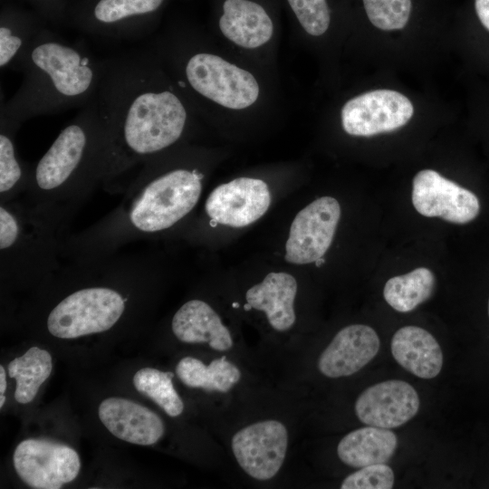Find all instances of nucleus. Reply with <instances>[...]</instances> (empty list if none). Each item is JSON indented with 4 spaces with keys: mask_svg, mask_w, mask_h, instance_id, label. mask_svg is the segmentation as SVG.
I'll list each match as a JSON object with an SVG mask.
<instances>
[{
    "mask_svg": "<svg viewBox=\"0 0 489 489\" xmlns=\"http://www.w3.org/2000/svg\"><path fill=\"white\" fill-rule=\"evenodd\" d=\"M176 373L187 387L222 393L229 391L241 379L240 369L225 356L207 366L198 359L185 357L178 361Z\"/></svg>",
    "mask_w": 489,
    "mask_h": 489,
    "instance_id": "393cba45",
    "label": "nucleus"
},
{
    "mask_svg": "<svg viewBox=\"0 0 489 489\" xmlns=\"http://www.w3.org/2000/svg\"><path fill=\"white\" fill-rule=\"evenodd\" d=\"M370 23L384 31L398 30L408 22L411 0H362Z\"/></svg>",
    "mask_w": 489,
    "mask_h": 489,
    "instance_id": "c85d7f7f",
    "label": "nucleus"
},
{
    "mask_svg": "<svg viewBox=\"0 0 489 489\" xmlns=\"http://www.w3.org/2000/svg\"><path fill=\"white\" fill-rule=\"evenodd\" d=\"M99 417L113 436L131 444H155L165 431L163 421L156 413L121 398L104 399L99 407Z\"/></svg>",
    "mask_w": 489,
    "mask_h": 489,
    "instance_id": "f3484780",
    "label": "nucleus"
},
{
    "mask_svg": "<svg viewBox=\"0 0 489 489\" xmlns=\"http://www.w3.org/2000/svg\"><path fill=\"white\" fill-rule=\"evenodd\" d=\"M177 84L233 110L251 106L259 95L258 83L250 72L205 52L192 53L186 60Z\"/></svg>",
    "mask_w": 489,
    "mask_h": 489,
    "instance_id": "0eeeda50",
    "label": "nucleus"
},
{
    "mask_svg": "<svg viewBox=\"0 0 489 489\" xmlns=\"http://www.w3.org/2000/svg\"><path fill=\"white\" fill-rule=\"evenodd\" d=\"M20 127L0 118V203L21 197L28 185L33 164L19 157L15 136Z\"/></svg>",
    "mask_w": 489,
    "mask_h": 489,
    "instance_id": "5701e85b",
    "label": "nucleus"
},
{
    "mask_svg": "<svg viewBox=\"0 0 489 489\" xmlns=\"http://www.w3.org/2000/svg\"><path fill=\"white\" fill-rule=\"evenodd\" d=\"M171 330L182 342L207 343L217 351H226L234 344L230 331L217 312L199 299L187 301L176 312Z\"/></svg>",
    "mask_w": 489,
    "mask_h": 489,
    "instance_id": "6ab92c4d",
    "label": "nucleus"
},
{
    "mask_svg": "<svg viewBox=\"0 0 489 489\" xmlns=\"http://www.w3.org/2000/svg\"><path fill=\"white\" fill-rule=\"evenodd\" d=\"M42 2V5L44 8H46V13H48V7L49 6H52L53 7V14H54V17H55V14H57V11L55 9V6L53 5V0H40Z\"/></svg>",
    "mask_w": 489,
    "mask_h": 489,
    "instance_id": "72a5a7b5",
    "label": "nucleus"
},
{
    "mask_svg": "<svg viewBox=\"0 0 489 489\" xmlns=\"http://www.w3.org/2000/svg\"><path fill=\"white\" fill-rule=\"evenodd\" d=\"M164 0H95L78 24L89 34L120 40L142 37L143 21L156 13Z\"/></svg>",
    "mask_w": 489,
    "mask_h": 489,
    "instance_id": "2eb2a0df",
    "label": "nucleus"
},
{
    "mask_svg": "<svg viewBox=\"0 0 489 489\" xmlns=\"http://www.w3.org/2000/svg\"><path fill=\"white\" fill-rule=\"evenodd\" d=\"M414 114L411 101L392 90H376L348 101L341 110V124L352 136L370 137L406 125Z\"/></svg>",
    "mask_w": 489,
    "mask_h": 489,
    "instance_id": "9b49d317",
    "label": "nucleus"
},
{
    "mask_svg": "<svg viewBox=\"0 0 489 489\" xmlns=\"http://www.w3.org/2000/svg\"><path fill=\"white\" fill-rule=\"evenodd\" d=\"M475 8L481 24L489 31V0H475Z\"/></svg>",
    "mask_w": 489,
    "mask_h": 489,
    "instance_id": "2f4dec72",
    "label": "nucleus"
},
{
    "mask_svg": "<svg viewBox=\"0 0 489 489\" xmlns=\"http://www.w3.org/2000/svg\"><path fill=\"white\" fill-rule=\"evenodd\" d=\"M435 284L433 272L427 267H418L388 279L383 288V296L395 311L408 312L430 298Z\"/></svg>",
    "mask_w": 489,
    "mask_h": 489,
    "instance_id": "a878e982",
    "label": "nucleus"
},
{
    "mask_svg": "<svg viewBox=\"0 0 489 489\" xmlns=\"http://www.w3.org/2000/svg\"><path fill=\"white\" fill-rule=\"evenodd\" d=\"M302 28L320 36L329 28L330 9L326 0H287Z\"/></svg>",
    "mask_w": 489,
    "mask_h": 489,
    "instance_id": "c756f323",
    "label": "nucleus"
},
{
    "mask_svg": "<svg viewBox=\"0 0 489 489\" xmlns=\"http://www.w3.org/2000/svg\"><path fill=\"white\" fill-rule=\"evenodd\" d=\"M107 149V129L93 99L33 164L21 197L68 226L83 201L101 184Z\"/></svg>",
    "mask_w": 489,
    "mask_h": 489,
    "instance_id": "20e7f679",
    "label": "nucleus"
},
{
    "mask_svg": "<svg viewBox=\"0 0 489 489\" xmlns=\"http://www.w3.org/2000/svg\"><path fill=\"white\" fill-rule=\"evenodd\" d=\"M53 369L50 353L38 347L30 348L24 355L8 364V374L15 379L14 398L21 404L31 402Z\"/></svg>",
    "mask_w": 489,
    "mask_h": 489,
    "instance_id": "bb28decb",
    "label": "nucleus"
},
{
    "mask_svg": "<svg viewBox=\"0 0 489 489\" xmlns=\"http://www.w3.org/2000/svg\"><path fill=\"white\" fill-rule=\"evenodd\" d=\"M412 204L427 217H440L454 224H466L479 214L480 203L470 190L432 169L416 174L412 182Z\"/></svg>",
    "mask_w": 489,
    "mask_h": 489,
    "instance_id": "f8f14e48",
    "label": "nucleus"
},
{
    "mask_svg": "<svg viewBox=\"0 0 489 489\" xmlns=\"http://www.w3.org/2000/svg\"><path fill=\"white\" fill-rule=\"evenodd\" d=\"M44 29L32 18L15 13L2 15L0 24V68L21 72L39 34Z\"/></svg>",
    "mask_w": 489,
    "mask_h": 489,
    "instance_id": "b1692460",
    "label": "nucleus"
},
{
    "mask_svg": "<svg viewBox=\"0 0 489 489\" xmlns=\"http://www.w3.org/2000/svg\"><path fill=\"white\" fill-rule=\"evenodd\" d=\"M297 282L290 273L272 272L245 293L244 309L265 313L271 327L277 331L290 330L296 321L294 300Z\"/></svg>",
    "mask_w": 489,
    "mask_h": 489,
    "instance_id": "a211bd4d",
    "label": "nucleus"
},
{
    "mask_svg": "<svg viewBox=\"0 0 489 489\" xmlns=\"http://www.w3.org/2000/svg\"><path fill=\"white\" fill-rule=\"evenodd\" d=\"M340 218V206L321 197L302 208L292 220L284 258L295 264L315 263L330 248Z\"/></svg>",
    "mask_w": 489,
    "mask_h": 489,
    "instance_id": "1a4fd4ad",
    "label": "nucleus"
},
{
    "mask_svg": "<svg viewBox=\"0 0 489 489\" xmlns=\"http://www.w3.org/2000/svg\"><path fill=\"white\" fill-rule=\"evenodd\" d=\"M379 346V338L370 326H346L337 332L320 355L318 369L321 374L332 379L353 375L374 359Z\"/></svg>",
    "mask_w": 489,
    "mask_h": 489,
    "instance_id": "dca6fc26",
    "label": "nucleus"
},
{
    "mask_svg": "<svg viewBox=\"0 0 489 489\" xmlns=\"http://www.w3.org/2000/svg\"><path fill=\"white\" fill-rule=\"evenodd\" d=\"M66 225L23 197L0 203V272L10 283H43L62 265Z\"/></svg>",
    "mask_w": 489,
    "mask_h": 489,
    "instance_id": "423d86ee",
    "label": "nucleus"
},
{
    "mask_svg": "<svg viewBox=\"0 0 489 489\" xmlns=\"http://www.w3.org/2000/svg\"><path fill=\"white\" fill-rule=\"evenodd\" d=\"M419 405L418 394L409 383L390 379L362 391L355 402L354 409L363 424L390 429L414 417Z\"/></svg>",
    "mask_w": 489,
    "mask_h": 489,
    "instance_id": "4468645a",
    "label": "nucleus"
},
{
    "mask_svg": "<svg viewBox=\"0 0 489 489\" xmlns=\"http://www.w3.org/2000/svg\"><path fill=\"white\" fill-rule=\"evenodd\" d=\"M488 316H489V300H488Z\"/></svg>",
    "mask_w": 489,
    "mask_h": 489,
    "instance_id": "c9c22d12",
    "label": "nucleus"
},
{
    "mask_svg": "<svg viewBox=\"0 0 489 489\" xmlns=\"http://www.w3.org/2000/svg\"><path fill=\"white\" fill-rule=\"evenodd\" d=\"M13 461L20 478L35 489H59L74 480L81 468L74 449L46 439L22 441L14 450Z\"/></svg>",
    "mask_w": 489,
    "mask_h": 489,
    "instance_id": "6e6552de",
    "label": "nucleus"
},
{
    "mask_svg": "<svg viewBox=\"0 0 489 489\" xmlns=\"http://www.w3.org/2000/svg\"><path fill=\"white\" fill-rule=\"evenodd\" d=\"M157 268L155 259L142 251L62 264L49 278L67 292L46 315L49 333L75 339L112 329L127 312L133 292L149 282Z\"/></svg>",
    "mask_w": 489,
    "mask_h": 489,
    "instance_id": "7ed1b4c3",
    "label": "nucleus"
},
{
    "mask_svg": "<svg viewBox=\"0 0 489 489\" xmlns=\"http://www.w3.org/2000/svg\"><path fill=\"white\" fill-rule=\"evenodd\" d=\"M170 371L144 368L138 370L133 377L136 389L151 398L168 416L177 417L184 409V403L174 388Z\"/></svg>",
    "mask_w": 489,
    "mask_h": 489,
    "instance_id": "cd10ccee",
    "label": "nucleus"
},
{
    "mask_svg": "<svg viewBox=\"0 0 489 489\" xmlns=\"http://www.w3.org/2000/svg\"><path fill=\"white\" fill-rule=\"evenodd\" d=\"M104 70L105 59L44 28L24 61L22 83L1 105L0 117L22 125L37 116L83 108L95 98Z\"/></svg>",
    "mask_w": 489,
    "mask_h": 489,
    "instance_id": "39448f33",
    "label": "nucleus"
},
{
    "mask_svg": "<svg viewBox=\"0 0 489 489\" xmlns=\"http://www.w3.org/2000/svg\"><path fill=\"white\" fill-rule=\"evenodd\" d=\"M270 203L265 182L239 177L216 187L206 198L205 211L215 225L244 227L262 217Z\"/></svg>",
    "mask_w": 489,
    "mask_h": 489,
    "instance_id": "ddd939ff",
    "label": "nucleus"
},
{
    "mask_svg": "<svg viewBox=\"0 0 489 489\" xmlns=\"http://www.w3.org/2000/svg\"><path fill=\"white\" fill-rule=\"evenodd\" d=\"M231 447L244 473L259 481L270 480L284 462L288 431L282 422L275 419L255 422L234 435Z\"/></svg>",
    "mask_w": 489,
    "mask_h": 489,
    "instance_id": "9d476101",
    "label": "nucleus"
},
{
    "mask_svg": "<svg viewBox=\"0 0 489 489\" xmlns=\"http://www.w3.org/2000/svg\"><path fill=\"white\" fill-rule=\"evenodd\" d=\"M219 28L227 39L249 49L267 43L273 32V22L266 11L250 0H225Z\"/></svg>",
    "mask_w": 489,
    "mask_h": 489,
    "instance_id": "412c9836",
    "label": "nucleus"
},
{
    "mask_svg": "<svg viewBox=\"0 0 489 489\" xmlns=\"http://www.w3.org/2000/svg\"><path fill=\"white\" fill-rule=\"evenodd\" d=\"M6 388L5 371L4 367L0 366V393L3 394Z\"/></svg>",
    "mask_w": 489,
    "mask_h": 489,
    "instance_id": "473e14b6",
    "label": "nucleus"
},
{
    "mask_svg": "<svg viewBox=\"0 0 489 489\" xmlns=\"http://www.w3.org/2000/svg\"><path fill=\"white\" fill-rule=\"evenodd\" d=\"M395 476L390 466L385 464H374L350 474L344 478L341 489H390Z\"/></svg>",
    "mask_w": 489,
    "mask_h": 489,
    "instance_id": "7c9ffc66",
    "label": "nucleus"
},
{
    "mask_svg": "<svg viewBox=\"0 0 489 489\" xmlns=\"http://www.w3.org/2000/svg\"><path fill=\"white\" fill-rule=\"evenodd\" d=\"M160 155L139 167L112 211L89 227L65 235L62 258L85 260L117 253L170 230L193 211L204 173L197 167H167Z\"/></svg>",
    "mask_w": 489,
    "mask_h": 489,
    "instance_id": "f03ea898",
    "label": "nucleus"
},
{
    "mask_svg": "<svg viewBox=\"0 0 489 489\" xmlns=\"http://www.w3.org/2000/svg\"><path fill=\"white\" fill-rule=\"evenodd\" d=\"M398 446L396 434L388 428L368 426L355 429L339 442L337 454L347 465L361 468L374 464H385Z\"/></svg>",
    "mask_w": 489,
    "mask_h": 489,
    "instance_id": "4be33fe9",
    "label": "nucleus"
},
{
    "mask_svg": "<svg viewBox=\"0 0 489 489\" xmlns=\"http://www.w3.org/2000/svg\"><path fill=\"white\" fill-rule=\"evenodd\" d=\"M390 349L395 360L418 378L433 379L441 371V347L423 328L408 325L398 329L392 337Z\"/></svg>",
    "mask_w": 489,
    "mask_h": 489,
    "instance_id": "aec40b11",
    "label": "nucleus"
},
{
    "mask_svg": "<svg viewBox=\"0 0 489 489\" xmlns=\"http://www.w3.org/2000/svg\"><path fill=\"white\" fill-rule=\"evenodd\" d=\"M141 49L105 59L94 101L108 132L101 186L123 193L124 177L163 154L185 133L188 112Z\"/></svg>",
    "mask_w": 489,
    "mask_h": 489,
    "instance_id": "f257e3e1",
    "label": "nucleus"
},
{
    "mask_svg": "<svg viewBox=\"0 0 489 489\" xmlns=\"http://www.w3.org/2000/svg\"><path fill=\"white\" fill-rule=\"evenodd\" d=\"M5 401V397L3 394H1V396H0V408H2L4 406Z\"/></svg>",
    "mask_w": 489,
    "mask_h": 489,
    "instance_id": "f704fd0d",
    "label": "nucleus"
}]
</instances>
